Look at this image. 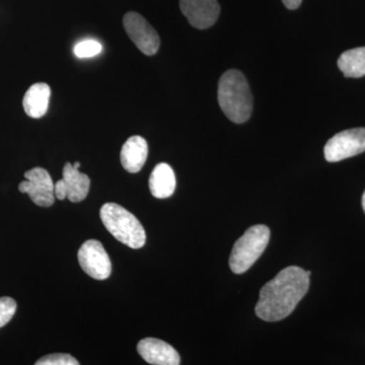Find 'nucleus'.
Returning a JSON list of instances; mask_svg holds the SVG:
<instances>
[{"label":"nucleus","instance_id":"obj_20","mask_svg":"<svg viewBox=\"0 0 365 365\" xmlns=\"http://www.w3.org/2000/svg\"><path fill=\"white\" fill-rule=\"evenodd\" d=\"M302 2V0H282V4H284L288 9H299Z\"/></svg>","mask_w":365,"mask_h":365},{"label":"nucleus","instance_id":"obj_15","mask_svg":"<svg viewBox=\"0 0 365 365\" xmlns=\"http://www.w3.org/2000/svg\"><path fill=\"white\" fill-rule=\"evenodd\" d=\"M338 67L346 78L365 76V47L355 48L343 53L338 59Z\"/></svg>","mask_w":365,"mask_h":365},{"label":"nucleus","instance_id":"obj_19","mask_svg":"<svg viewBox=\"0 0 365 365\" xmlns=\"http://www.w3.org/2000/svg\"><path fill=\"white\" fill-rule=\"evenodd\" d=\"M54 195L55 198L58 199V200H64L67 198V192L63 180H59L58 182H56V184H54Z\"/></svg>","mask_w":365,"mask_h":365},{"label":"nucleus","instance_id":"obj_18","mask_svg":"<svg viewBox=\"0 0 365 365\" xmlns=\"http://www.w3.org/2000/svg\"><path fill=\"white\" fill-rule=\"evenodd\" d=\"M16 312V300L11 297H0V328L6 326Z\"/></svg>","mask_w":365,"mask_h":365},{"label":"nucleus","instance_id":"obj_5","mask_svg":"<svg viewBox=\"0 0 365 365\" xmlns=\"http://www.w3.org/2000/svg\"><path fill=\"white\" fill-rule=\"evenodd\" d=\"M365 151V128L339 132L327 143L324 153L327 162L337 163Z\"/></svg>","mask_w":365,"mask_h":365},{"label":"nucleus","instance_id":"obj_1","mask_svg":"<svg viewBox=\"0 0 365 365\" xmlns=\"http://www.w3.org/2000/svg\"><path fill=\"white\" fill-rule=\"evenodd\" d=\"M309 271L297 266H289L280 271L260 290L255 307L258 318L278 322L289 316L309 290Z\"/></svg>","mask_w":365,"mask_h":365},{"label":"nucleus","instance_id":"obj_14","mask_svg":"<svg viewBox=\"0 0 365 365\" xmlns=\"http://www.w3.org/2000/svg\"><path fill=\"white\" fill-rule=\"evenodd\" d=\"M176 176L168 163H158L150 178L151 195L158 199L169 198L176 190Z\"/></svg>","mask_w":365,"mask_h":365},{"label":"nucleus","instance_id":"obj_17","mask_svg":"<svg viewBox=\"0 0 365 365\" xmlns=\"http://www.w3.org/2000/svg\"><path fill=\"white\" fill-rule=\"evenodd\" d=\"M36 365H78V360L66 353H54L36 361Z\"/></svg>","mask_w":365,"mask_h":365},{"label":"nucleus","instance_id":"obj_3","mask_svg":"<svg viewBox=\"0 0 365 365\" xmlns=\"http://www.w3.org/2000/svg\"><path fill=\"white\" fill-rule=\"evenodd\" d=\"M103 225L117 240L131 249L143 248L146 242L145 230L135 216L116 203H107L100 211Z\"/></svg>","mask_w":365,"mask_h":365},{"label":"nucleus","instance_id":"obj_10","mask_svg":"<svg viewBox=\"0 0 365 365\" xmlns=\"http://www.w3.org/2000/svg\"><path fill=\"white\" fill-rule=\"evenodd\" d=\"M137 351L148 364L153 365H179L180 355L173 346L155 338L139 341Z\"/></svg>","mask_w":365,"mask_h":365},{"label":"nucleus","instance_id":"obj_16","mask_svg":"<svg viewBox=\"0 0 365 365\" xmlns=\"http://www.w3.org/2000/svg\"><path fill=\"white\" fill-rule=\"evenodd\" d=\"M102 45L95 40L81 41L74 47L73 51L78 58H91L102 52Z\"/></svg>","mask_w":365,"mask_h":365},{"label":"nucleus","instance_id":"obj_12","mask_svg":"<svg viewBox=\"0 0 365 365\" xmlns=\"http://www.w3.org/2000/svg\"><path fill=\"white\" fill-rule=\"evenodd\" d=\"M50 96L51 88L47 83H38L31 86L23 100L26 114L34 119L44 116L49 107Z\"/></svg>","mask_w":365,"mask_h":365},{"label":"nucleus","instance_id":"obj_8","mask_svg":"<svg viewBox=\"0 0 365 365\" xmlns=\"http://www.w3.org/2000/svg\"><path fill=\"white\" fill-rule=\"evenodd\" d=\"M26 181L21 182L19 190L28 194L36 205L50 207L55 201L54 182L49 173L42 168H35L25 174Z\"/></svg>","mask_w":365,"mask_h":365},{"label":"nucleus","instance_id":"obj_22","mask_svg":"<svg viewBox=\"0 0 365 365\" xmlns=\"http://www.w3.org/2000/svg\"><path fill=\"white\" fill-rule=\"evenodd\" d=\"M73 167H74V168H76V169H78H78H79V167H81V163H74Z\"/></svg>","mask_w":365,"mask_h":365},{"label":"nucleus","instance_id":"obj_2","mask_svg":"<svg viewBox=\"0 0 365 365\" xmlns=\"http://www.w3.org/2000/svg\"><path fill=\"white\" fill-rule=\"evenodd\" d=\"M218 104L225 116L241 124L248 121L253 111V97L246 76L237 69L222 74L218 81Z\"/></svg>","mask_w":365,"mask_h":365},{"label":"nucleus","instance_id":"obj_21","mask_svg":"<svg viewBox=\"0 0 365 365\" xmlns=\"http://www.w3.org/2000/svg\"><path fill=\"white\" fill-rule=\"evenodd\" d=\"M362 207H364V210L365 212V191L364 193V196H362Z\"/></svg>","mask_w":365,"mask_h":365},{"label":"nucleus","instance_id":"obj_4","mask_svg":"<svg viewBox=\"0 0 365 365\" xmlns=\"http://www.w3.org/2000/svg\"><path fill=\"white\" fill-rule=\"evenodd\" d=\"M270 230L264 225L250 227L237 242L230 258V267L235 274L247 272L267 248Z\"/></svg>","mask_w":365,"mask_h":365},{"label":"nucleus","instance_id":"obj_13","mask_svg":"<svg viewBox=\"0 0 365 365\" xmlns=\"http://www.w3.org/2000/svg\"><path fill=\"white\" fill-rule=\"evenodd\" d=\"M62 180L66 185L67 199L69 201L78 203L85 200L90 192V178L79 172L71 163H66L63 168Z\"/></svg>","mask_w":365,"mask_h":365},{"label":"nucleus","instance_id":"obj_11","mask_svg":"<svg viewBox=\"0 0 365 365\" xmlns=\"http://www.w3.org/2000/svg\"><path fill=\"white\" fill-rule=\"evenodd\" d=\"M148 146L143 137L135 135L127 139L120 153V160L125 170L136 174L148 160Z\"/></svg>","mask_w":365,"mask_h":365},{"label":"nucleus","instance_id":"obj_6","mask_svg":"<svg viewBox=\"0 0 365 365\" xmlns=\"http://www.w3.org/2000/svg\"><path fill=\"white\" fill-rule=\"evenodd\" d=\"M123 25L127 35L143 54H157L160 45V36L141 14L130 11L125 14Z\"/></svg>","mask_w":365,"mask_h":365},{"label":"nucleus","instance_id":"obj_9","mask_svg":"<svg viewBox=\"0 0 365 365\" xmlns=\"http://www.w3.org/2000/svg\"><path fill=\"white\" fill-rule=\"evenodd\" d=\"M180 9L190 25L199 30L215 25L220 14L217 0H180Z\"/></svg>","mask_w":365,"mask_h":365},{"label":"nucleus","instance_id":"obj_7","mask_svg":"<svg viewBox=\"0 0 365 365\" xmlns=\"http://www.w3.org/2000/svg\"><path fill=\"white\" fill-rule=\"evenodd\" d=\"M79 265L93 279L105 280L112 272V263L102 242L88 240L78 250Z\"/></svg>","mask_w":365,"mask_h":365}]
</instances>
